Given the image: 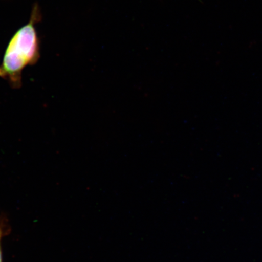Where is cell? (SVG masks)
<instances>
[{"label": "cell", "mask_w": 262, "mask_h": 262, "mask_svg": "<svg viewBox=\"0 0 262 262\" xmlns=\"http://www.w3.org/2000/svg\"><path fill=\"white\" fill-rule=\"evenodd\" d=\"M37 51V36L34 25L21 28L10 41L0 66V77L8 78L12 86L21 85V73L34 60Z\"/></svg>", "instance_id": "cell-1"}, {"label": "cell", "mask_w": 262, "mask_h": 262, "mask_svg": "<svg viewBox=\"0 0 262 262\" xmlns=\"http://www.w3.org/2000/svg\"><path fill=\"white\" fill-rule=\"evenodd\" d=\"M11 232V228L8 219L4 215L0 216V262H3V253L2 247V239L7 236Z\"/></svg>", "instance_id": "cell-2"}]
</instances>
